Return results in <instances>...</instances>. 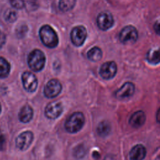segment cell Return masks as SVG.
Segmentation results:
<instances>
[{
    "instance_id": "1",
    "label": "cell",
    "mask_w": 160,
    "mask_h": 160,
    "mask_svg": "<svg viewBox=\"0 0 160 160\" xmlns=\"http://www.w3.org/2000/svg\"><path fill=\"white\" fill-rule=\"evenodd\" d=\"M42 42L48 48H54L58 44V37L55 31L49 25H44L39 30Z\"/></svg>"
},
{
    "instance_id": "2",
    "label": "cell",
    "mask_w": 160,
    "mask_h": 160,
    "mask_svg": "<svg viewBox=\"0 0 160 160\" xmlns=\"http://www.w3.org/2000/svg\"><path fill=\"white\" fill-rule=\"evenodd\" d=\"M84 116L81 112H75L66 120L64 127L66 130L70 133L79 131L84 124Z\"/></svg>"
},
{
    "instance_id": "3",
    "label": "cell",
    "mask_w": 160,
    "mask_h": 160,
    "mask_svg": "<svg viewBox=\"0 0 160 160\" xmlns=\"http://www.w3.org/2000/svg\"><path fill=\"white\" fill-rule=\"evenodd\" d=\"M45 61L44 54L39 49H34L28 55V66L34 71H39L42 69Z\"/></svg>"
},
{
    "instance_id": "4",
    "label": "cell",
    "mask_w": 160,
    "mask_h": 160,
    "mask_svg": "<svg viewBox=\"0 0 160 160\" xmlns=\"http://www.w3.org/2000/svg\"><path fill=\"white\" fill-rule=\"evenodd\" d=\"M138 38V32L135 27L128 25L124 27L119 34V39L123 44L134 43Z\"/></svg>"
},
{
    "instance_id": "5",
    "label": "cell",
    "mask_w": 160,
    "mask_h": 160,
    "mask_svg": "<svg viewBox=\"0 0 160 160\" xmlns=\"http://www.w3.org/2000/svg\"><path fill=\"white\" fill-rule=\"evenodd\" d=\"M87 37V31L82 26L74 27L71 32V39L76 46H81Z\"/></svg>"
},
{
    "instance_id": "6",
    "label": "cell",
    "mask_w": 160,
    "mask_h": 160,
    "mask_svg": "<svg viewBox=\"0 0 160 160\" xmlns=\"http://www.w3.org/2000/svg\"><path fill=\"white\" fill-rule=\"evenodd\" d=\"M62 86L60 82L55 79H51L46 84L44 89V94L48 98L56 97L61 91Z\"/></svg>"
},
{
    "instance_id": "7",
    "label": "cell",
    "mask_w": 160,
    "mask_h": 160,
    "mask_svg": "<svg viewBox=\"0 0 160 160\" xmlns=\"http://www.w3.org/2000/svg\"><path fill=\"white\" fill-rule=\"evenodd\" d=\"M96 21L98 28L102 31H106L110 29L114 22L112 15L109 12H102L99 13Z\"/></svg>"
},
{
    "instance_id": "8",
    "label": "cell",
    "mask_w": 160,
    "mask_h": 160,
    "mask_svg": "<svg viewBox=\"0 0 160 160\" xmlns=\"http://www.w3.org/2000/svg\"><path fill=\"white\" fill-rule=\"evenodd\" d=\"M117 70V64L115 62L108 61L101 66L99 74L104 79H110L115 76Z\"/></svg>"
},
{
    "instance_id": "9",
    "label": "cell",
    "mask_w": 160,
    "mask_h": 160,
    "mask_svg": "<svg viewBox=\"0 0 160 160\" xmlns=\"http://www.w3.org/2000/svg\"><path fill=\"white\" fill-rule=\"evenodd\" d=\"M33 133L31 131H27L21 133L16 139V147L20 150H26L33 140Z\"/></svg>"
},
{
    "instance_id": "10",
    "label": "cell",
    "mask_w": 160,
    "mask_h": 160,
    "mask_svg": "<svg viewBox=\"0 0 160 160\" xmlns=\"http://www.w3.org/2000/svg\"><path fill=\"white\" fill-rule=\"evenodd\" d=\"M62 111V104L58 101H53L46 106L44 113L48 119H55L61 114Z\"/></svg>"
},
{
    "instance_id": "11",
    "label": "cell",
    "mask_w": 160,
    "mask_h": 160,
    "mask_svg": "<svg viewBox=\"0 0 160 160\" xmlns=\"http://www.w3.org/2000/svg\"><path fill=\"white\" fill-rule=\"evenodd\" d=\"M22 81L23 86L27 91L32 92L36 91L38 86V79L33 73L29 71L24 72L22 75Z\"/></svg>"
},
{
    "instance_id": "12",
    "label": "cell",
    "mask_w": 160,
    "mask_h": 160,
    "mask_svg": "<svg viewBox=\"0 0 160 160\" xmlns=\"http://www.w3.org/2000/svg\"><path fill=\"white\" fill-rule=\"evenodd\" d=\"M135 91V86L131 82H126L115 92V96L119 99L132 96Z\"/></svg>"
},
{
    "instance_id": "13",
    "label": "cell",
    "mask_w": 160,
    "mask_h": 160,
    "mask_svg": "<svg viewBox=\"0 0 160 160\" xmlns=\"http://www.w3.org/2000/svg\"><path fill=\"white\" fill-rule=\"evenodd\" d=\"M146 121V115L142 111H137L131 116L129 119V124L134 128H139L141 127Z\"/></svg>"
},
{
    "instance_id": "14",
    "label": "cell",
    "mask_w": 160,
    "mask_h": 160,
    "mask_svg": "<svg viewBox=\"0 0 160 160\" xmlns=\"http://www.w3.org/2000/svg\"><path fill=\"white\" fill-rule=\"evenodd\" d=\"M130 160H143L146 155V148L141 144L133 146L129 152Z\"/></svg>"
},
{
    "instance_id": "15",
    "label": "cell",
    "mask_w": 160,
    "mask_h": 160,
    "mask_svg": "<svg viewBox=\"0 0 160 160\" xmlns=\"http://www.w3.org/2000/svg\"><path fill=\"white\" fill-rule=\"evenodd\" d=\"M33 116V110L29 105L24 106L19 112V119L21 122L26 123L29 122Z\"/></svg>"
},
{
    "instance_id": "16",
    "label": "cell",
    "mask_w": 160,
    "mask_h": 160,
    "mask_svg": "<svg viewBox=\"0 0 160 160\" xmlns=\"http://www.w3.org/2000/svg\"><path fill=\"white\" fill-rule=\"evenodd\" d=\"M146 59L151 64H158L160 62V48L150 49L146 53Z\"/></svg>"
},
{
    "instance_id": "17",
    "label": "cell",
    "mask_w": 160,
    "mask_h": 160,
    "mask_svg": "<svg viewBox=\"0 0 160 160\" xmlns=\"http://www.w3.org/2000/svg\"><path fill=\"white\" fill-rule=\"evenodd\" d=\"M111 130L110 123L107 121H102L99 123L97 127V132L101 137L104 138L109 135Z\"/></svg>"
},
{
    "instance_id": "18",
    "label": "cell",
    "mask_w": 160,
    "mask_h": 160,
    "mask_svg": "<svg viewBox=\"0 0 160 160\" xmlns=\"http://www.w3.org/2000/svg\"><path fill=\"white\" fill-rule=\"evenodd\" d=\"M102 56V52L101 49L98 47H94L91 48L87 53L88 58L94 62L99 61Z\"/></svg>"
},
{
    "instance_id": "19",
    "label": "cell",
    "mask_w": 160,
    "mask_h": 160,
    "mask_svg": "<svg viewBox=\"0 0 160 160\" xmlns=\"http://www.w3.org/2000/svg\"><path fill=\"white\" fill-rule=\"evenodd\" d=\"M10 71V64L6 59L0 57V78H6Z\"/></svg>"
},
{
    "instance_id": "20",
    "label": "cell",
    "mask_w": 160,
    "mask_h": 160,
    "mask_svg": "<svg viewBox=\"0 0 160 160\" xmlns=\"http://www.w3.org/2000/svg\"><path fill=\"white\" fill-rule=\"evenodd\" d=\"M76 3V0H60L59 8L62 11H68L73 8Z\"/></svg>"
},
{
    "instance_id": "21",
    "label": "cell",
    "mask_w": 160,
    "mask_h": 160,
    "mask_svg": "<svg viewBox=\"0 0 160 160\" xmlns=\"http://www.w3.org/2000/svg\"><path fill=\"white\" fill-rule=\"evenodd\" d=\"M4 17L7 22H13L17 19V13L14 10L12 9H8L5 11Z\"/></svg>"
},
{
    "instance_id": "22",
    "label": "cell",
    "mask_w": 160,
    "mask_h": 160,
    "mask_svg": "<svg viewBox=\"0 0 160 160\" xmlns=\"http://www.w3.org/2000/svg\"><path fill=\"white\" fill-rule=\"evenodd\" d=\"M86 149L85 148V147L81 144L79 146H77L75 149H74V156L76 158H82V157H84L86 154Z\"/></svg>"
},
{
    "instance_id": "23",
    "label": "cell",
    "mask_w": 160,
    "mask_h": 160,
    "mask_svg": "<svg viewBox=\"0 0 160 160\" xmlns=\"http://www.w3.org/2000/svg\"><path fill=\"white\" fill-rule=\"evenodd\" d=\"M11 5L16 9H22L24 6V2L22 0H10Z\"/></svg>"
},
{
    "instance_id": "24",
    "label": "cell",
    "mask_w": 160,
    "mask_h": 160,
    "mask_svg": "<svg viewBox=\"0 0 160 160\" xmlns=\"http://www.w3.org/2000/svg\"><path fill=\"white\" fill-rule=\"evenodd\" d=\"M154 28V30L155 31V32L160 36V19L158 20L157 21L155 22V23L154 24L153 26Z\"/></svg>"
},
{
    "instance_id": "25",
    "label": "cell",
    "mask_w": 160,
    "mask_h": 160,
    "mask_svg": "<svg viewBox=\"0 0 160 160\" xmlns=\"http://www.w3.org/2000/svg\"><path fill=\"white\" fill-rule=\"evenodd\" d=\"M6 41V36L4 33L0 32V49L4 45Z\"/></svg>"
},
{
    "instance_id": "26",
    "label": "cell",
    "mask_w": 160,
    "mask_h": 160,
    "mask_svg": "<svg viewBox=\"0 0 160 160\" xmlns=\"http://www.w3.org/2000/svg\"><path fill=\"white\" fill-rule=\"evenodd\" d=\"M6 138L3 135H0V151L2 150L5 144Z\"/></svg>"
},
{
    "instance_id": "27",
    "label": "cell",
    "mask_w": 160,
    "mask_h": 160,
    "mask_svg": "<svg viewBox=\"0 0 160 160\" xmlns=\"http://www.w3.org/2000/svg\"><path fill=\"white\" fill-rule=\"evenodd\" d=\"M156 121L158 123H160V108L158 109V110L156 112Z\"/></svg>"
},
{
    "instance_id": "28",
    "label": "cell",
    "mask_w": 160,
    "mask_h": 160,
    "mask_svg": "<svg viewBox=\"0 0 160 160\" xmlns=\"http://www.w3.org/2000/svg\"><path fill=\"white\" fill-rule=\"evenodd\" d=\"M104 160H116V159L113 155L108 154V156H106V158H104Z\"/></svg>"
},
{
    "instance_id": "29",
    "label": "cell",
    "mask_w": 160,
    "mask_h": 160,
    "mask_svg": "<svg viewBox=\"0 0 160 160\" xmlns=\"http://www.w3.org/2000/svg\"><path fill=\"white\" fill-rule=\"evenodd\" d=\"M1 104H0V113H1Z\"/></svg>"
}]
</instances>
